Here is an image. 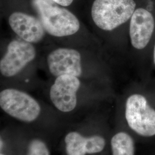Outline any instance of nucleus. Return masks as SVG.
Returning a JSON list of instances; mask_svg holds the SVG:
<instances>
[{
  "label": "nucleus",
  "instance_id": "1",
  "mask_svg": "<svg viewBox=\"0 0 155 155\" xmlns=\"http://www.w3.org/2000/svg\"><path fill=\"white\" fill-rule=\"evenodd\" d=\"M32 4L46 32L55 37L77 33L80 23L72 13L52 0H32Z\"/></svg>",
  "mask_w": 155,
  "mask_h": 155
},
{
  "label": "nucleus",
  "instance_id": "2",
  "mask_svg": "<svg viewBox=\"0 0 155 155\" xmlns=\"http://www.w3.org/2000/svg\"><path fill=\"white\" fill-rule=\"evenodd\" d=\"M135 8L134 0H95L91 16L98 28L109 31L127 21Z\"/></svg>",
  "mask_w": 155,
  "mask_h": 155
},
{
  "label": "nucleus",
  "instance_id": "3",
  "mask_svg": "<svg viewBox=\"0 0 155 155\" xmlns=\"http://www.w3.org/2000/svg\"><path fill=\"white\" fill-rule=\"evenodd\" d=\"M0 107L9 116L25 123L35 121L41 113V107L36 100L27 93L15 89L1 91Z\"/></svg>",
  "mask_w": 155,
  "mask_h": 155
},
{
  "label": "nucleus",
  "instance_id": "4",
  "mask_svg": "<svg viewBox=\"0 0 155 155\" xmlns=\"http://www.w3.org/2000/svg\"><path fill=\"white\" fill-rule=\"evenodd\" d=\"M125 118L134 132L144 137L155 135V110L141 94H133L127 98Z\"/></svg>",
  "mask_w": 155,
  "mask_h": 155
},
{
  "label": "nucleus",
  "instance_id": "5",
  "mask_svg": "<svg viewBox=\"0 0 155 155\" xmlns=\"http://www.w3.org/2000/svg\"><path fill=\"white\" fill-rule=\"evenodd\" d=\"M36 55V51L31 43L25 41H12L1 59V74L5 77L16 75L32 61Z\"/></svg>",
  "mask_w": 155,
  "mask_h": 155
},
{
  "label": "nucleus",
  "instance_id": "6",
  "mask_svg": "<svg viewBox=\"0 0 155 155\" xmlns=\"http://www.w3.org/2000/svg\"><path fill=\"white\" fill-rule=\"evenodd\" d=\"M80 86L78 77L68 75L59 76L50 89V100L58 110L71 112L77 105V92Z\"/></svg>",
  "mask_w": 155,
  "mask_h": 155
},
{
  "label": "nucleus",
  "instance_id": "7",
  "mask_svg": "<svg viewBox=\"0 0 155 155\" xmlns=\"http://www.w3.org/2000/svg\"><path fill=\"white\" fill-rule=\"evenodd\" d=\"M47 61L50 72L56 77L64 75L79 77L82 75L81 55L77 50L57 48L50 52Z\"/></svg>",
  "mask_w": 155,
  "mask_h": 155
},
{
  "label": "nucleus",
  "instance_id": "8",
  "mask_svg": "<svg viewBox=\"0 0 155 155\" xmlns=\"http://www.w3.org/2000/svg\"><path fill=\"white\" fill-rule=\"evenodd\" d=\"M155 20L150 12L138 8L131 17L129 36L131 44L137 50L147 47L152 38L155 29Z\"/></svg>",
  "mask_w": 155,
  "mask_h": 155
},
{
  "label": "nucleus",
  "instance_id": "9",
  "mask_svg": "<svg viewBox=\"0 0 155 155\" xmlns=\"http://www.w3.org/2000/svg\"><path fill=\"white\" fill-rule=\"evenodd\" d=\"M12 31L24 40L37 43L45 38V31L39 18L26 13L16 12L9 17Z\"/></svg>",
  "mask_w": 155,
  "mask_h": 155
},
{
  "label": "nucleus",
  "instance_id": "10",
  "mask_svg": "<svg viewBox=\"0 0 155 155\" xmlns=\"http://www.w3.org/2000/svg\"><path fill=\"white\" fill-rule=\"evenodd\" d=\"M112 155H134V143L127 133L121 132L113 136L111 140Z\"/></svg>",
  "mask_w": 155,
  "mask_h": 155
},
{
  "label": "nucleus",
  "instance_id": "11",
  "mask_svg": "<svg viewBox=\"0 0 155 155\" xmlns=\"http://www.w3.org/2000/svg\"><path fill=\"white\" fill-rule=\"evenodd\" d=\"M87 137L81 133L71 131L64 138L65 150L67 155H86Z\"/></svg>",
  "mask_w": 155,
  "mask_h": 155
},
{
  "label": "nucleus",
  "instance_id": "12",
  "mask_svg": "<svg viewBox=\"0 0 155 155\" xmlns=\"http://www.w3.org/2000/svg\"><path fill=\"white\" fill-rule=\"evenodd\" d=\"M106 145L105 139L100 135L89 136L86 140L87 154H95L102 152Z\"/></svg>",
  "mask_w": 155,
  "mask_h": 155
},
{
  "label": "nucleus",
  "instance_id": "13",
  "mask_svg": "<svg viewBox=\"0 0 155 155\" xmlns=\"http://www.w3.org/2000/svg\"><path fill=\"white\" fill-rule=\"evenodd\" d=\"M27 155H51L47 145L41 139L35 138L29 142Z\"/></svg>",
  "mask_w": 155,
  "mask_h": 155
},
{
  "label": "nucleus",
  "instance_id": "14",
  "mask_svg": "<svg viewBox=\"0 0 155 155\" xmlns=\"http://www.w3.org/2000/svg\"><path fill=\"white\" fill-rule=\"evenodd\" d=\"M62 6H68L72 4L73 0H52Z\"/></svg>",
  "mask_w": 155,
  "mask_h": 155
},
{
  "label": "nucleus",
  "instance_id": "15",
  "mask_svg": "<svg viewBox=\"0 0 155 155\" xmlns=\"http://www.w3.org/2000/svg\"><path fill=\"white\" fill-rule=\"evenodd\" d=\"M153 61L155 64V45L154 46V50H153Z\"/></svg>",
  "mask_w": 155,
  "mask_h": 155
},
{
  "label": "nucleus",
  "instance_id": "16",
  "mask_svg": "<svg viewBox=\"0 0 155 155\" xmlns=\"http://www.w3.org/2000/svg\"><path fill=\"white\" fill-rule=\"evenodd\" d=\"M0 155H5V154H4V153H2V152H1V153H0Z\"/></svg>",
  "mask_w": 155,
  "mask_h": 155
}]
</instances>
